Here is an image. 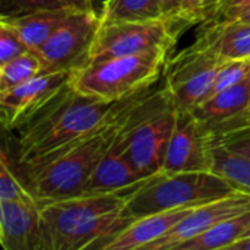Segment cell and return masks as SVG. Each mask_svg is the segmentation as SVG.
I'll return each mask as SVG.
<instances>
[{
	"mask_svg": "<svg viewBox=\"0 0 250 250\" xmlns=\"http://www.w3.org/2000/svg\"><path fill=\"white\" fill-rule=\"evenodd\" d=\"M142 92L120 101H103L82 95L70 85L66 86L45 108L19 127L21 133L16 141L18 166L31 164L105 127L117 120Z\"/></svg>",
	"mask_w": 250,
	"mask_h": 250,
	"instance_id": "cell-1",
	"label": "cell"
},
{
	"mask_svg": "<svg viewBox=\"0 0 250 250\" xmlns=\"http://www.w3.org/2000/svg\"><path fill=\"white\" fill-rule=\"evenodd\" d=\"M127 193L85 195L41 207L42 250H105L136 218Z\"/></svg>",
	"mask_w": 250,
	"mask_h": 250,
	"instance_id": "cell-2",
	"label": "cell"
},
{
	"mask_svg": "<svg viewBox=\"0 0 250 250\" xmlns=\"http://www.w3.org/2000/svg\"><path fill=\"white\" fill-rule=\"evenodd\" d=\"M123 114L81 141L21 167L22 182L40 207L56 201L85 196L88 182L98 161L113 144Z\"/></svg>",
	"mask_w": 250,
	"mask_h": 250,
	"instance_id": "cell-3",
	"label": "cell"
},
{
	"mask_svg": "<svg viewBox=\"0 0 250 250\" xmlns=\"http://www.w3.org/2000/svg\"><path fill=\"white\" fill-rule=\"evenodd\" d=\"M176 117L166 85L152 92L146 89L125 111L114 142L144 180L163 173Z\"/></svg>",
	"mask_w": 250,
	"mask_h": 250,
	"instance_id": "cell-4",
	"label": "cell"
},
{
	"mask_svg": "<svg viewBox=\"0 0 250 250\" xmlns=\"http://www.w3.org/2000/svg\"><path fill=\"white\" fill-rule=\"evenodd\" d=\"M236 190L214 171L161 173L138 185L126 196V209L141 218L170 209L196 208Z\"/></svg>",
	"mask_w": 250,
	"mask_h": 250,
	"instance_id": "cell-5",
	"label": "cell"
},
{
	"mask_svg": "<svg viewBox=\"0 0 250 250\" xmlns=\"http://www.w3.org/2000/svg\"><path fill=\"white\" fill-rule=\"evenodd\" d=\"M166 51L94 60L72 73L70 86L86 97L120 101L157 82L167 64Z\"/></svg>",
	"mask_w": 250,
	"mask_h": 250,
	"instance_id": "cell-6",
	"label": "cell"
},
{
	"mask_svg": "<svg viewBox=\"0 0 250 250\" xmlns=\"http://www.w3.org/2000/svg\"><path fill=\"white\" fill-rule=\"evenodd\" d=\"M97 10H72L53 35L35 51L44 72H76L91 62L94 41L101 28Z\"/></svg>",
	"mask_w": 250,
	"mask_h": 250,
	"instance_id": "cell-7",
	"label": "cell"
},
{
	"mask_svg": "<svg viewBox=\"0 0 250 250\" xmlns=\"http://www.w3.org/2000/svg\"><path fill=\"white\" fill-rule=\"evenodd\" d=\"M176 29L177 26L164 18L101 23L91 51V62L151 51L168 53L177 41Z\"/></svg>",
	"mask_w": 250,
	"mask_h": 250,
	"instance_id": "cell-8",
	"label": "cell"
},
{
	"mask_svg": "<svg viewBox=\"0 0 250 250\" xmlns=\"http://www.w3.org/2000/svg\"><path fill=\"white\" fill-rule=\"evenodd\" d=\"M223 62L196 41L176 59L167 60L166 86L177 110H195L212 91Z\"/></svg>",
	"mask_w": 250,
	"mask_h": 250,
	"instance_id": "cell-9",
	"label": "cell"
},
{
	"mask_svg": "<svg viewBox=\"0 0 250 250\" xmlns=\"http://www.w3.org/2000/svg\"><path fill=\"white\" fill-rule=\"evenodd\" d=\"M215 133L192 110H177L163 173L211 171Z\"/></svg>",
	"mask_w": 250,
	"mask_h": 250,
	"instance_id": "cell-10",
	"label": "cell"
},
{
	"mask_svg": "<svg viewBox=\"0 0 250 250\" xmlns=\"http://www.w3.org/2000/svg\"><path fill=\"white\" fill-rule=\"evenodd\" d=\"M70 81L72 72H48L0 92L3 126L6 129L22 127L69 86Z\"/></svg>",
	"mask_w": 250,
	"mask_h": 250,
	"instance_id": "cell-11",
	"label": "cell"
},
{
	"mask_svg": "<svg viewBox=\"0 0 250 250\" xmlns=\"http://www.w3.org/2000/svg\"><path fill=\"white\" fill-rule=\"evenodd\" d=\"M249 211L250 195L245 192H234L230 196L199 205L193 208L171 231L148 245L145 250H174L179 245L205 233L218 223Z\"/></svg>",
	"mask_w": 250,
	"mask_h": 250,
	"instance_id": "cell-12",
	"label": "cell"
},
{
	"mask_svg": "<svg viewBox=\"0 0 250 250\" xmlns=\"http://www.w3.org/2000/svg\"><path fill=\"white\" fill-rule=\"evenodd\" d=\"M0 243L4 250H42L37 201H0Z\"/></svg>",
	"mask_w": 250,
	"mask_h": 250,
	"instance_id": "cell-13",
	"label": "cell"
},
{
	"mask_svg": "<svg viewBox=\"0 0 250 250\" xmlns=\"http://www.w3.org/2000/svg\"><path fill=\"white\" fill-rule=\"evenodd\" d=\"M192 111L215 135L249 123L250 79L207 98Z\"/></svg>",
	"mask_w": 250,
	"mask_h": 250,
	"instance_id": "cell-14",
	"label": "cell"
},
{
	"mask_svg": "<svg viewBox=\"0 0 250 250\" xmlns=\"http://www.w3.org/2000/svg\"><path fill=\"white\" fill-rule=\"evenodd\" d=\"M142 182L145 180L138 174L119 145L113 141V144L98 161L88 182L85 195L129 193Z\"/></svg>",
	"mask_w": 250,
	"mask_h": 250,
	"instance_id": "cell-15",
	"label": "cell"
},
{
	"mask_svg": "<svg viewBox=\"0 0 250 250\" xmlns=\"http://www.w3.org/2000/svg\"><path fill=\"white\" fill-rule=\"evenodd\" d=\"M192 209L193 208L170 209L136 218L105 248V250H145L148 245L157 242L168 231H171Z\"/></svg>",
	"mask_w": 250,
	"mask_h": 250,
	"instance_id": "cell-16",
	"label": "cell"
},
{
	"mask_svg": "<svg viewBox=\"0 0 250 250\" xmlns=\"http://www.w3.org/2000/svg\"><path fill=\"white\" fill-rule=\"evenodd\" d=\"M196 42L221 62L250 59V23L218 19L202 31Z\"/></svg>",
	"mask_w": 250,
	"mask_h": 250,
	"instance_id": "cell-17",
	"label": "cell"
},
{
	"mask_svg": "<svg viewBox=\"0 0 250 250\" xmlns=\"http://www.w3.org/2000/svg\"><path fill=\"white\" fill-rule=\"evenodd\" d=\"M72 10L73 9L67 7L45 9L19 18L0 19V22H4L10 28H13L15 32L21 37V40L28 45V48L37 51L64 22V19Z\"/></svg>",
	"mask_w": 250,
	"mask_h": 250,
	"instance_id": "cell-18",
	"label": "cell"
},
{
	"mask_svg": "<svg viewBox=\"0 0 250 250\" xmlns=\"http://www.w3.org/2000/svg\"><path fill=\"white\" fill-rule=\"evenodd\" d=\"M250 224V211L227 218L205 233L179 245L174 250H217L230 249L243 239Z\"/></svg>",
	"mask_w": 250,
	"mask_h": 250,
	"instance_id": "cell-19",
	"label": "cell"
},
{
	"mask_svg": "<svg viewBox=\"0 0 250 250\" xmlns=\"http://www.w3.org/2000/svg\"><path fill=\"white\" fill-rule=\"evenodd\" d=\"M211 171L226 179L236 190L250 195V158L229 149L220 142L212 145Z\"/></svg>",
	"mask_w": 250,
	"mask_h": 250,
	"instance_id": "cell-20",
	"label": "cell"
},
{
	"mask_svg": "<svg viewBox=\"0 0 250 250\" xmlns=\"http://www.w3.org/2000/svg\"><path fill=\"white\" fill-rule=\"evenodd\" d=\"M163 18L161 0H107L103 4V23L152 21Z\"/></svg>",
	"mask_w": 250,
	"mask_h": 250,
	"instance_id": "cell-21",
	"label": "cell"
},
{
	"mask_svg": "<svg viewBox=\"0 0 250 250\" xmlns=\"http://www.w3.org/2000/svg\"><path fill=\"white\" fill-rule=\"evenodd\" d=\"M40 73H45L44 64L40 56L32 50L6 63H1L0 64V92L7 91L16 85H21L25 81H29Z\"/></svg>",
	"mask_w": 250,
	"mask_h": 250,
	"instance_id": "cell-22",
	"label": "cell"
},
{
	"mask_svg": "<svg viewBox=\"0 0 250 250\" xmlns=\"http://www.w3.org/2000/svg\"><path fill=\"white\" fill-rule=\"evenodd\" d=\"M248 79H250V59L223 62L218 67L209 97L224 89H229L234 85H239Z\"/></svg>",
	"mask_w": 250,
	"mask_h": 250,
	"instance_id": "cell-23",
	"label": "cell"
},
{
	"mask_svg": "<svg viewBox=\"0 0 250 250\" xmlns=\"http://www.w3.org/2000/svg\"><path fill=\"white\" fill-rule=\"evenodd\" d=\"M10 166L12 164L3 151L0 158V201H35Z\"/></svg>",
	"mask_w": 250,
	"mask_h": 250,
	"instance_id": "cell-24",
	"label": "cell"
},
{
	"mask_svg": "<svg viewBox=\"0 0 250 250\" xmlns=\"http://www.w3.org/2000/svg\"><path fill=\"white\" fill-rule=\"evenodd\" d=\"M223 0H185L174 25H193L204 21H211L221 9Z\"/></svg>",
	"mask_w": 250,
	"mask_h": 250,
	"instance_id": "cell-25",
	"label": "cell"
},
{
	"mask_svg": "<svg viewBox=\"0 0 250 250\" xmlns=\"http://www.w3.org/2000/svg\"><path fill=\"white\" fill-rule=\"evenodd\" d=\"M63 7L60 0H0V19L19 18L38 10Z\"/></svg>",
	"mask_w": 250,
	"mask_h": 250,
	"instance_id": "cell-26",
	"label": "cell"
},
{
	"mask_svg": "<svg viewBox=\"0 0 250 250\" xmlns=\"http://www.w3.org/2000/svg\"><path fill=\"white\" fill-rule=\"evenodd\" d=\"M29 51L28 45L7 23L0 22V64Z\"/></svg>",
	"mask_w": 250,
	"mask_h": 250,
	"instance_id": "cell-27",
	"label": "cell"
},
{
	"mask_svg": "<svg viewBox=\"0 0 250 250\" xmlns=\"http://www.w3.org/2000/svg\"><path fill=\"white\" fill-rule=\"evenodd\" d=\"M215 141L226 145L229 149L250 158V123L215 135Z\"/></svg>",
	"mask_w": 250,
	"mask_h": 250,
	"instance_id": "cell-28",
	"label": "cell"
},
{
	"mask_svg": "<svg viewBox=\"0 0 250 250\" xmlns=\"http://www.w3.org/2000/svg\"><path fill=\"white\" fill-rule=\"evenodd\" d=\"M248 7H250V0H223L221 9L217 16L220 19H226L237 12L248 9Z\"/></svg>",
	"mask_w": 250,
	"mask_h": 250,
	"instance_id": "cell-29",
	"label": "cell"
},
{
	"mask_svg": "<svg viewBox=\"0 0 250 250\" xmlns=\"http://www.w3.org/2000/svg\"><path fill=\"white\" fill-rule=\"evenodd\" d=\"M185 0H161V10H163V18L170 21L174 25V21L180 12V7Z\"/></svg>",
	"mask_w": 250,
	"mask_h": 250,
	"instance_id": "cell-30",
	"label": "cell"
},
{
	"mask_svg": "<svg viewBox=\"0 0 250 250\" xmlns=\"http://www.w3.org/2000/svg\"><path fill=\"white\" fill-rule=\"evenodd\" d=\"M63 7L73 10H97L95 0H60Z\"/></svg>",
	"mask_w": 250,
	"mask_h": 250,
	"instance_id": "cell-31",
	"label": "cell"
},
{
	"mask_svg": "<svg viewBox=\"0 0 250 250\" xmlns=\"http://www.w3.org/2000/svg\"><path fill=\"white\" fill-rule=\"evenodd\" d=\"M224 21H237V22H243V23H250V7L231 15L230 18H226Z\"/></svg>",
	"mask_w": 250,
	"mask_h": 250,
	"instance_id": "cell-32",
	"label": "cell"
},
{
	"mask_svg": "<svg viewBox=\"0 0 250 250\" xmlns=\"http://www.w3.org/2000/svg\"><path fill=\"white\" fill-rule=\"evenodd\" d=\"M230 250H250V237H246V239H242L239 240L237 243H234Z\"/></svg>",
	"mask_w": 250,
	"mask_h": 250,
	"instance_id": "cell-33",
	"label": "cell"
},
{
	"mask_svg": "<svg viewBox=\"0 0 250 250\" xmlns=\"http://www.w3.org/2000/svg\"><path fill=\"white\" fill-rule=\"evenodd\" d=\"M246 237H250V224L249 227H248V230H246V233H245V236H243V239H246Z\"/></svg>",
	"mask_w": 250,
	"mask_h": 250,
	"instance_id": "cell-34",
	"label": "cell"
},
{
	"mask_svg": "<svg viewBox=\"0 0 250 250\" xmlns=\"http://www.w3.org/2000/svg\"><path fill=\"white\" fill-rule=\"evenodd\" d=\"M249 123H250V119H249Z\"/></svg>",
	"mask_w": 250,
	"mask_h": 250,
	"instance_id": "cell-35",
	"label": "cell"
}]
</instances>
